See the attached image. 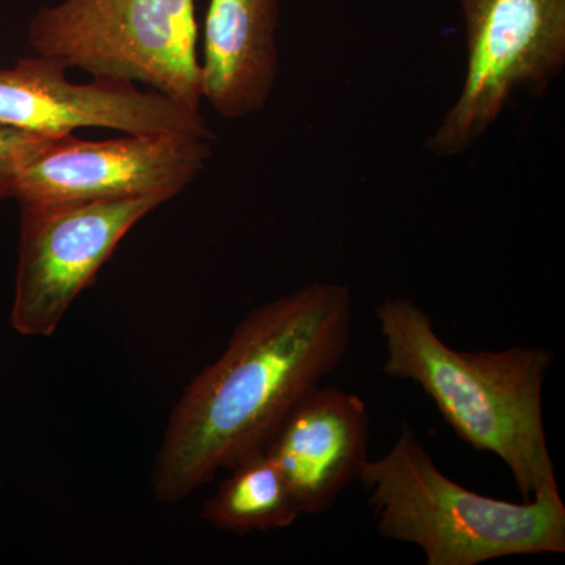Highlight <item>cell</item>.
<instances>
[{
    "label": "cell",
    "mask_w": 565,
    "mask_h": 565,
    "mask_svg": "<svg viewBox=\"0 0 565 565\" xmlns=\"http://www.w3.org/2000/svg\"><path fill=\"white\" fill-rule=\"evenodd\" d=\"M351 327L343 282L313 281L252 310L174 405L152 467L156 500L178 503L266 448L292 405L337 370Z\"/></svg>",
    "instance_id": "cell-1"
},
{
    "label": "cell",
    "mask_w": 565,
    "mask_h": 565,
    "mask_svg": "<svg viewBox=\"0 0 565 565\" xmlns=\"http://www.w3.org/2000/svg\"><path fill=\"white\" fill-rule=\"evenodd\" d=\"M356 481L370 490L382 537L419 546L427 565L565 552L561 494L512 503L476 493L435 465L407 424L386 455L364 460Z\"/></svg>",
    "instance_id": "cell-3"
},
{
    "label": "cell",
    "mask_w": 565,
    "mask_h": 565,
    "mask_svg": "<svg viewBox=\"0 0 565 565\" xmlns=\"http://www.w3.org/2000/svg\"><path fill=\"white\" fill-rule=\"evenodd\" d=\"M29 46L93 77L141 82L200 110L195 0H62L29 25Z\"/></svg>",
    "instance_id": "cell-4"
},
{
    "label": "cell",
    "mask_w": 565,
    "mask_h": 565,
    "mask_svg": "<svg viewBox=\"0 0 565 565\" xmlns=\"http://www.w3.org/2000/svg\"><path fill=\"white\" fill-rule=\"evenodd\" d=\"M68 66L35 54L0 68V126L63 136L82 128L125 134H184L215 140L202 111L126 81L95 77L76 84Z\"/></svg>",
    "instance_id": "cell-8"
},
{
    "label": "cell",
    "mask_w": 565,
    "mask_h": 565,
    "mask_svg": "<svg viewBox=\"0 0 565 565\" xmlns=\"http://www.w3.org/2000/svg\"><path fill=\"white\" fill-rule=\"evenodd\" d=\"M215 140L184 134H126L120 139L63 136L22 167L18 203L93 202L184 192L212 156Z\"/></svg>",
    "instance_id": "cell-7"
},
{
    "label": "cell",
    "mask_w": 565,
    "mask_h": 565,
    "mask_svg": "<svg viewBox=\"0 0 565 565\" xmlns=\"http://www.w3.org/2000/svg\"><path fill=\"white\" fill-rule=\"evenodd\" d=\"M63 136L21 131L9 126H0V202L13 200L14 185L22 167Z\"/></svg>",
    "instance_id": "cell-12"
},
{
    "label": "cell",
    "mask_w": 565,
    "mask_h": 565,
    "mask_svg": "<svg viewBox=\"0 0 565 565\" xmlns=\"http://www.w3.org/2000/svg\"><path fill=\"white\" fill-rule=\"evenodd\" d=\"M367 440L370 415L362 397L318 385L292 405L264 449L280 468L300 512L321 514L359 479Z\"/></svg>",
    "instance_id": "cell-9"
},
{
    "label": "cell",
    "mask_w": 565,
    "mask_h": 565,
    "mask_svg": "<svg viewBox=\"0 0 565 565\" xmlns=\"http://www.w3.org/2000/svg\"><path fill=\"white\" fill-rule=\"evenodd\" d=\"M465 74L456 102L424 140L435 158H457L500 120L515 96L544 95L565 66V0H457Z\"/></svg>",
    "instance_id": "cell-5"
},
{
    "label": "cell",
    "mask_w": 565,
    "mask_h": 565,
    "mask_svg": "<svg viewBox=\"0 0 565 565\" xmlns=\"http://www.w3.org/2000/svg\"><path fill=\"white\" fill-rule=\"evenodd\" d=\"M167 196L21 204L11 326L52 337L118 245Z\"/></svg>",
    "instance_id": "cell-6"
},
{
    "label": "cell",
    "mask_w": 565,
    "mask_h": 565,
    "mask_svg": "<svg viewBox=\"0 0 565 565\" xmlns=\"http://www.w3.org/2000/svg\"><path fill=\"white\" fill-rule=\"evenodd\" d=\"M281 0H210L204 20L202 98L225 120L263 110L280 70Z\"/></svg>",
    "instance_id": "cell-10"
},
{
    "label": "cell",
    "mask_w": 565,
    "mask_h": 565,
    "mask_svg": "<svg viewBox=\"0 0 565 565\" xmlns=\"http://www.w3.org/2000/svg\"><path fill=\"white\" fill-rule=\"evenodd\" d=\"M375 319L385 341L386 375L414 382L460 440L503 460L523 501L559 497L544 423V386L555 353L526 345L456 351L408 297H385Z\"/></svg>",
    "instance_id": "cell-2"
},
{
    "label": "cell",
    "mask_w": 565,
    "mask_h": 565,
    "mask_svg": "<svg viewBox=\"0 0 565 565\" xmlns=\"http://www.w3.org/2000/svg\"><path fill=\"white\" fill-rule=\"evenodd\" d=\"M217 492L203 504L204 522L234 534L281 530L302 512L280 468L266 449L230 468Z\"/></svg>",
    "instance_id": "cell-11"
}]
</instances>
